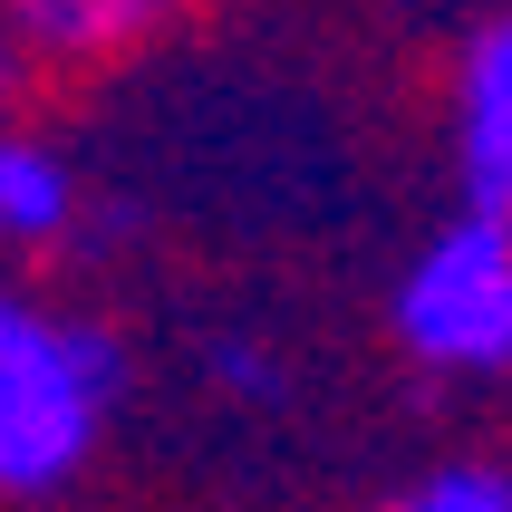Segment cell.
<instances>
[{
  "instance_id": "obj_1",
  "label": "cell",
  "mask_w": 512,
  "mask_h": 512,
  "mask_svg": "<svg viewBox=\"0 0 512 512\" xmlns=\"http://www.w3.org/2000/svg\"><path fill=\"white\" fill-rule=\"evenodd\" d=\"M126 397V348L78 310L0 290V503H49L97 464Z\"/></svg>"
},
{
  "instance_id": "obj_2",
  "label": "cell",
  "mask_w": 512,
  "mask_h": 512,
  "mask_svg": "<svg viewBox=\"0 0 512 512\" xmlns=\"http://www.w3.org/2000/svg\"><path fill=\"white\" fill-rule=\"evenodd\" d=\"M397 348L435 377H512V223L493 213H455L406 252L397 290H387Z\"/></svg>"
},
{
  "instance_id": "obj_3",
  "label": "cell",
  "mask_w": 512,
  "mask_h": 512,
  "mask_svg": "<svg viewBox=\"0 0 512 512\" xmlns=\"http://www.w3.org/2000/svg\"><path fill=\"white\" fill-rule=\"evenodd\" d=\"M445 136H455V184L464 213L512 223V0L493 10L455 58V97H445Z\"/></svg>"
},
{
  "instance_id": "obj_4",
  "label": "cell",
  "mask_w": 512,
  "mask_h": 512,
  "mask_svg": "<svg viewBox=\"0 0 512 512\" xmlns=\"http://www.w3.org/2000/svg\"><path fill=\"white\" fill-rule=\"evenodd\" d=\"M10 29L29 39V58L49 68H97V58H126L145 39H165L174 20H194L203 0H0Z\"/></svg>"
},
{
  "instance_id": "obj_5",
  "label": "cell",
  "mask_w": 512,
  "mask_h": 512,
  "mask_svg": "<svg viewBox=\"0 0 512 512\" xmlns=\"http://www.w3.org/2000/svg\"><path fill=\"white\" fill-rule=\"evenodd\" d=\"M78 232V165L49 136L0 126V252H58Z\"/></svg>"
},
{
  "instance_id": "obj_6",
  "label": "cell",
  "mask_w": 512,
  "mask_h": 512,
  "mask_svg": "<svg viewBox=\"0 0 512 512\" xmlns=\"http://www.w3.org/2000/svg\"><path fill=\"white\" fill-rule=\"evenodd\" d=\"M387 512H512V474H503V464L455 455V464H435V474H416Z\"/></svg>"
},
{
  "instance_id": "obj_7",
  "label": "cell",
  "mask_w": 512,
  "mask_h": 512,
  "mask_svg": "<svg viewBox=\"0 0 512 512\" xmlns=\"http://www.w3.org/2000/svg\"><path fill=\"white\" fill-rule=\"evenodd\" d=\"M203 377L223 387L232 406H281L290 397V377H281V358L261 339H242V329H223V339H203Z\"/></svg>"
},
{
  "instance_id": "obj_8",
  "label": "cell",
  "mask_w": 512,
  "mask_h": 512,
  "mask_svg": "<svg viewBox=\"0 0 512 512\" xmlns=\"http://www.w3.org/2000/svg\"><path fill=\"white\" fill-rule=\"evenodd\" d=\"M29 68H39V58H29V39L10 29V10H0V116H10V97L29 87Z\"/></svg>"
}]
</instances>
